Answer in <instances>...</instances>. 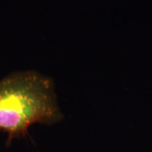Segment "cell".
<instances>
[{"mask_svg":"<svg viewBox=\"0 0 152 152\" xmlns=\"http://www.w3.org/2000/svg\"><path fill=\"white\" fill-rule=\"evenodd\" d=\"M63 118L51 78L31 71L0 80V130L7 133V145L28 134L31 125H51Z\"/></svg>","mask_w":152,"mask_h":152,"instance_id":"obj_1","label":"cell"}]
</instances>
